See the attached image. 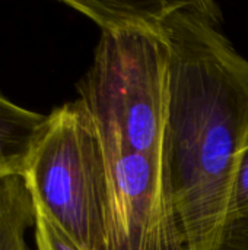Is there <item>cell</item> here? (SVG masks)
<instances>
[{
  "mask_svg": "<svg viewBox=\"0 0 248 250\" xmlns=\"http://www.w3.org/2000/svg\"><path fill=\"white\" fill-rule=\"evenodd\" d=\"M35 201V199H34ZM35 233L41 234L50 250H82L80 246L35 202Z\"/></svg>",
  "mask_w": 248,
  "mask_h": 250,
  "instance_id": "obj_7",
  "label": "cell"
},
{
  "mask_svg": "<svg viewBox=\"0 0 248 250\" xmlns=\"http://www.w3.org/2000/svg\"><path fill=\"white\" fill-rule=\"evenodd\" d=\"M99 136L110 167L104 250H191L174 202L168 161L127 149L117 133Z\"/></svg>",
  "mask_w": 248,
  "mask_h": 250,
  "instance_id": "obj_4",
  "label": "cell"
},
{
  "mask_svg": "<svg viewBox=\"0 0 248 250\" xmlns=\"http://www.w3.org/2000/svg\"><path fill=\"white\" fill-rule=\"evenodd\" d=\"M25 177L35 202L80 249H105L110 167L98 127L79 98L48 114Z\"/></svg>",
  "mask_w": 248,
  "mask_h": 250,
  "instance_id": "obj_3",
  "label": "cell"
},
{
  "mask_svg": "<svg viewBox=\"0 0 248 250\" xmlns=\"http://www.w3.org/2000/svg\"><path fill=\"white\" fill-rule=\"evenodd\" d=\"M248 214V149L244 152L240 170L237 174L235 189H234V205H232V217L231 223ZM229 223V224H231Z\"/></svg>",
  "mask_w": 248,
  "mask_h": 250,
  "instance_id": "obj_8",
  "label": "cell"
},
{
  "mask_svg": "<svg viewBox=\"0 0 248 250\" xmlns=\"http://www.w3.org/2000/svg\"><path fill=\"white\" fill-rule=\"evenodd\" d=\"M218 250H248V214L235 218L227 227Z\"/></svg>",
  "mask_w": 248,
  "mask_h": 250,
  "instance_id": "obj_9",
  "label": "cell"
},
{
  "mask_svg": "<svg viewBox=\"0 0 248 250\" xmlns=\"http://www.w3.org/2000/svg\"><path fill=\"white\" fill-rule=\"evenodd\" d=\"M94 21L101 37L77 83L98 130L120 135L140 155L168 161L171 45L161 1L64 0Z\"/></svg>",
  "mask_w": 248,
  "mask_h": 250,
  "instance_id": "obj_2",
  "label": "cell"
},
{
  "mask_svg": "<svg viewBox=\"0 0 248 250\" xmlns=\"http://www.w3.org/2000/svg\"><path fill=\"white\" fill-rule=\"evenodd\" d=\"M35 214L25 174L0 177V250H29L26 233L35 227Z\"/></svg>",
  "mask_w": 248,
  "mask_h": 250,
  "instance_id": "obj_6",
  "label": "cell"
},
{
  "mask_svg": "<svg viewBox=\"0 0 248 250\" xmlns=\"http://www.w3.org/2000/svg\"><path fill=\"white\" fill-rule=\"evenodd\" d=\"M171 45L168 170L190 249L218 250L248 149V59L210 0H161Z\"/></svg>",
  "mask_w": 248,
  "mask_h": 250,
  "instance_id": "obj_1",
  "label": "cell"
},
{
  "mask_svg": "<svg viewBox=\"0 0 248 250\" xmlns=\"http://www.w3.org/2000/svg\"><path fill=\"white\" fill-rule=\"evenodd\" d=\"M35 246H37V250H50L47 242H45V240L42 239V236L38 234V233H35Z\"/></svg>",
  "mask_w": 248,
  "mask_h": 250,
  "instance_id": "obj_10",
  "label": "cell"
},
{
  "mask_svg": "<svg viewBox=\"0 0 248 250\" xmlns=\"http://www.w3.org/2000/svg\"><path fill=\"white\" fill-rule=\"evenodd\" d=\"M48 125V114L23 108L0 94V177L25 174Z\"/></svg>",
  "mask_w": 248,
  "mask_h": 250,
  "instance_id": "obj_5",
  "label": "cell"
}]
</instances>
